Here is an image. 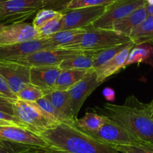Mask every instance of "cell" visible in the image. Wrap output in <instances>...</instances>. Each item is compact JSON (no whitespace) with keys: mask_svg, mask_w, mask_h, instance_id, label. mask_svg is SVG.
<instances>
[{"mask_svg":"<svg viewBox=\"0 0 153 153\" xmlns=\"http://www.w3.org/2000/svg\"><path fill=\"white\" fill-rule=\"evenodd\" d=\"M92 134L99 140L111 146L133 145L143 142L126 128L108 118L99 130Z\"/></svg>","mask_w":153,"mask_h":153,"instance_id":"obj_9","label":"cell"},{"mask_svg":"<svg viewBox=\"0 0 153 153\" xmlns=\"http://www.w3.org/2000/svg\"><path fill=\"white\" fill-rule=\"evenodd\" d=\"M146 5L135 10L127 17L115 22L112 26V29L128 37L130 36L132 31L139 26L148 16Z\"/></svg>","mask_w":153,"mask_h":153,"instance_id":"obj_18","label":"cell"},{"mask_svg":"<svg viewBox=\"0 0 153 153\" xmlns=\"http://www.w3.org/2000/svg\"><path fill=\"white\" fill-rule=\"evenodd\" d=\"M31 146L0 140V153H23Z\"/></svg>","mask_w":153,"mask_h":153,"instance_id":"obj_31","label":"cell"},{"mask_svg":"<svg viewBox=\"0 0 153 153\" xmlns=\"http://www.w3.org/2000/svg\"><path fill=\"white\" fill-rule=\"evenodd\" d=\"M102 95L107 101H114L116 99V93L115 91L110 87H106L103 89Z\"/></svg>","mask_w":153,"mask_h":153,"instance_id":"obj_37","label":"cell"},{"mask_svg":"<svg viewBox=\"0 0 153 153\" xmlns=\"http://www.w3.org/2000/svg\"><path fill=\"white\" fill-rule=\"evenodd\" d=\"M0 120L8 122V123H11L12 124L16 125V126H20V127H23L21 125V123L17 120V119L14 116L9 114V113H5V112L1 111V110H0Z\"/></svg>","mask_w":153,"mask_h":153,"instance_id":"obj_36","label":"cell"},{"mask_svg":"<svg viewBox=\"0 0 153 153\" xmlns=\"http://www.w3.org/2000/svg\"><path fill=\"white\" fill-rule=\"evenodd\" d=\"M131 42H126V43L122 44V45H117V46L111 47V48H106V49L101 50V51H97L94 55L93 60V68L94 69L100 67L102 65L105 64L108 61L115 57L122 50L126 48V47L128 46Z\"/></svg>","mask_w":153,"mask_h":153,"instance_id":"obj_25","label":"cell"},{"mask_svg":"<svg viewBox=\"0 0 153 153\" xmlns=\"http://www.w3.org/2000/svg\"><path fill=\"white\" fill-rule=\"evenodd\" d=\"M115 0H71L66 10L86 8V7L104 6L113 2Z\"/></svg>","mask_w":153,"mask_h":153,"instance_id":"obj_30","label":"cell"},{"mask_svg":"<svg viewBox=\"0 0 153 153\" xmlns=\"http://www.w3.org/2000/svg\"><path fill=\"white\" fill-rule=\"evenodd\" d=\"M14 101V99L0 95V110L14 116V109H13Z\"/></svg>","mask_w":153,"mask_h":153,"instance_id":"obj_35","label":"cell"},{"mask_svg":"<svg viewBox=\"0 0 153 153\" xmlns=\"http://www.w3.org/2000/svg\"><path fill=\"white\" fill-rule=\"evenodd\" d=\"M0 2H1V0H0Z\"/></svg>","mask_w":153,"mask_h":153,"instance_id":"obj_45","label":"cell"},{"mask_svg":"<svg viewBox=\"0 0 153 153\" xmlns=\"http://www.w3.org/2000/svg\"><path fill=\"white\" fill-rule=\"evenodd\" d=\"M101 85L97 81V75L95 70L92 69L80 81L68 90L69 103L74 119H77V115L88 97Z\"/></svg>","mask_w":153,"mask_h":153,"instance_id":"obj_8","label":"cell"},{"mask_svg":"<svg viewBox=\"0 0 153 153\" xmlns=\"http://www.w3.org/2000/svg\"><path fill=\"white\" fill-rule=\"evenodd\" d=\"M5 26V25H4V24H2V23H0V32L2 31V29H3L4 26Z\"/></svg>","mask_w":153,"mask_h":153,"instance_id":"obj_44","label":"cell"},{"mask_svg":"<svg viewBox=\"0 0 153 153\" xmlns=\"http://www.w3.org/2000/svg\"><path fill=\"white\" fill-rule=\"evenodd\" d=\"M38 106L45 112L48 115H49L50 117H52L56 123H59V118L58 113H57L56 110L54 108L53 105L52 104L51 101H50L49 98L45 95L42 97V98L38 99V101H35Z\"/></svg>","mask_w":153,"mask_h":153,"instance_id":"obj_32","label":"cell"},{"mask_svg":"<svg viewBox=\"0 0 153 153\" xmlns=\"http://www.w3.org/2000/svg\"><path fill=\"white\" fill-rule=\"evenodd\" d=\"M120 153H153V144L141 142L133 145H113Z\"/></svg>","mask_w":153,"mask_h":153,"instance_id":"obj_28","label":"cell"},{"mask_svg":"<svg viewBox=\"0 0 153 153\" xmlns=\"http://www.w3.org/2000/svg\"><path fill=\"white\" fill-rule=\"evenodd\" d=\"M74 43L65 47V49L80 51H98L106 48L131 42L128 36L113 29H98L87 26Z\"/></svg>","mask_w":153,"mask_h":153,"instance_id":"obj_3","label":"cell"},{"mask_svg":"<svg viewBox=\"0 0 153 153\" xmlns=\"http://www.w3.org/2000/svg\"><path fill=\"white\" fill-rule=\"evenodd\" d=\"M17 99L20 101L35 102L38 99L45 96V94L39 88L36 87L34 85L29 83L25 87H23L20 92L16 94Z\"/></svg>","mask_w":153,"mask_h":153,"instance_id":"obj_27","label":"cell"},{"mask_svg":"<svg viewBox=\"0 0 153 153\" xmlns=\"http://www.w3.org/2000/svg\"><path fill=\"white\" fill-rule=\"evenodd\" d=\"M46 96L49 98L56 110L60 123H70L76 120L72 116L68 91L53 89L47 94Z\"/></svg>","mask_w":153,"mask_h":153,"instance_id":"obj_17","label":"cell"},{"mask_svg":"<svg viewBox=\"0 0 153 153\" xmlns=\"http://www.w3.org/2000/svg\"><path fill=\"white\" fill-rule=\"evenodd\" d=\"M45 49H53L46 38L9 45H0V61H14Z\"/></svg>","mask_w":153,"mask_h":153,"instance_id":"obj_12","label":"cell"},{"mask_svg":"<svg viewBox=\"0 0 153 153\" xmlns=\"http://www.w3.org/2000/svg\"><path fill=\"white\" fill-rule=\"evenodd\" d=\"M0 95L5 96L11 99H17V96L12 92L9 86L7 83L6 80L3 76L0 74Z\"/></svg>","mask_w":153,"mask_h":153,"instance_id":"obj_34","label":"cell"},{"mask_svg":"<svg viewBox=\"0 0 153 153\" xmlns=\"http://www.w3.org/2000/svg\"><path fill=\"white\" fill-rule=\"evenodd\" d=\"M76 120L59 123L38 134L49 147L70 153H120L113 146L99 140L90 132L81 128Z\"/></svg>","mask_w":153,"mask_h":153,"instance_id":"obj_1","label":"cell"},{"mask_svg":"<svg viewBox=\"0 0 153 153\" xmlns=\"http://www.w3.org/2000/svg\"><path fill=\"white\" fill-rule=\"evenodd\" d=\"M130 40L134 45L149 44L153 45V15L146 18L131 32Z\"/></svg>","mask_w":153,"mask_h":153,"instance_id":"obj_21","label":"cell"},{"mask_svg":"<svg viewBox=\"0 0 153 153\" xmlns=\"http://www.w3.org/2000/svg\"><path fill=\"white\" fill-rule=\"evenodd\" d=\"M48 147H38V146H31L28 149L26 152L23 153H46L47 149Z\"/></svg>","mask_w":153,"mask_h":153,"instance_id":"obj_38","label":"cell"},{"mask_svg":"<svg viewBox=\"0 0 153 153\" xmlns=\"http://www.w3.org/2000/svg\"><path fill=\"white\" fill-rule=\"evenodd\" d=\"M0 74L14 95L30 83V67L10 61H0Z\"/></svg>","mask_w":153,"mask_h":153,"instance_id":"obj_11","label":"cell"},{"mask_svg":"<svg viewBox=\"0 0 153 153\" xmlns=\"http://www.w3.org/2000/svg\"><path fill=\"white\" fill-rule=\"evenodd\" d=\"M134 46L133 43L122 50L118 54L112 59L102 65L100 67L94 69L97 75V81L102 83L107 78L111 76L112 75L117 74L121 69L124 68L125 63L127 60L128 54Z\"/></svg>","mask_w":153,"mask_h":153,"instance_id":"obj_16","label":"cell"},{"mask_svg":"<svg viewBox=\"0 0 153 153\" xmlns=\"http://www.w3.org/2000/svg\"><path fill=\"white\" fill-rule=\"evenodd\" d=\"M94 110L126 128L143 142L153 144V118L145 104L134 95L128 97L123 105L105 103Z\"/></svg>","mask_w":153,"mask_h":153,"instance_id":"obj_2","label":"cell"},{"mask_svg":"<svg viewBox=\"0 0 153 153\" xmlns=\"http://www.w3.org/2000/svg\"><path fill=\"white\" fill-rule=\"evenodd\" d=\"M38 39V32L32 24L25 23L5 25L0 32V45H9Z\"/></svg>","mask_w":153,"mask_h":153,"instance_id":"obj_14","label":"cell"},{"mask_svg":"<svg viewBox=\"0 0 153 153\" xmlns=\"http://www.w3.org/2000/svg\"><path fill=\"white\" fill-rule=\"evenodd\" d=\"M147 5H153V0H146Z\"/></svg>","mask_w":153,"mask_h":153,"instance_id":"obj_43","label":"cell"},{"mask_svg":"<svg viewBox=\"0 0 153 153\" xmlns=\"http://www.w3.org/2000/svg\"><path fill=\"white\" fill-rule=\"evenodd\" d=\"M107 117L97 113H86L81 119H76V122L81 128L86 131L94 134L99 130L100 128L105 123Z\"/></svg>","mask_w":153,"mask_h":153,"instance_id":"obj_24","label":"cell"},{"mask_svg":"<svg viewBox=\"0 0 153 153\" xmlns=\"http://www.w3.org/2000/svg\"><path fill=\"white\" fill-rule=\"evenodd\" d=\"M85 32L86 30L84 29H66L59 31L55 35L45 38L51 44L53 48H64L74 43L76 39Z\"/></svg>","mask_w":153,"mask_h":153,"instance_id":"obj_23","label":"cell"},{"mask_svg":"<svg viewBox=\"0 0 153 153\" xmlns=\"http://www.w3.org/2000/svg\"><path fill=\"white\" fill-rule=\"evenodd\" d=\"M43 8V0H1L0 23H23Z\"/></svg>","mask_w":153,"mask_h":153,"instance_id":"obj_5","label":"cell"},{"mask_svg":"<svg viewBox=\"0 0 153 153\" xmlns=\"http://www.w3.org/2000/svg\"><path fill=\"white\" fill-rule=\"evenodd\" d=\"M146 0H115L106 5L105 11L89 26L98 29H112L116 21L131 14L135 10L146 5Z\"/></svg>","mask_w":153,"mask_h":153,"instance_id":"obj_6","label":"cell"},{"mask_svg":"<svg viewBox=\"0 0 153 153\" xmlns=\"http://www.w3.org/2000/svg\"><path fill=\"white\" fill-rule=\"evenodd\" d=\"M89 71L73 70V69L61 70L57 77L54 89L68 91L79 81H80Z\"/></svg>","mask_w":153,"mask_h":153,"instance_id":"obj_22","label":"cell"},{"mask_svg":"<svg viewBox=\"0 0 153 153\" xmlns=\"http://www.w3.org/2000/svg\"><path fill=\"white\" fill-rule=\"evenodd\" d=\"M146 11L148 15H153V5H146Z\"/></svg>","mask_w":153,"mask_h":153,"instance_id":"obj_41","label":"cell"},{"mask_svg":"<svg viewBox=\"0 0 153 153\" xmlns=\"http://www.w3.org/2000/svg\"><path fill=\"white\" fill-rule=\"evenodd\" d=\"M71 0H43V8L63 12Z\"/></svg>","mask_w":153,"mask_h":153,"instance_id":"obj_33","label":"cell"},{"mask_svg":"<svg viewBox=\"0 0 153 153\" xmlns=\"http://www.w3.org/2000/svg\"><path fill=\"white\" fill-rule=\"evenodd\" d=\"M83 51L65 48H53L38 51L23 58L14 60V62L25 65L29 67L42 65H59L67 59L82 53Z\"/></svg>","mask_w":153,"mask_h":153,"instance_id":"obj_7","label":"cell"},{"mask_svg":"<svg viewBox=\"0 0 153 153\" xmlns=\"http://www.w3.org/2000/svg\"><path fill=\"white\" fill-rule=\"evenodd\" d=\"M60 11H54L52 9H48V8H42L41 10L36 13L33 22H32V26H34L37 31L42 27L45 23H48L52 19L55 18L56 16L60 14Z\"/></svg>","mask_w":153,"mask_h":153,"instance_id":"obj_29","label":"cell"},{"mask_svg":"<svg viewBox=\"0 0 153 153\" xmlns=\"http://www.w3.org/2000/svg\"><path fill=\"white\" fill-rule=\"evenodd\" d=\"M62 18L63 12H61L55 18L52 19L45 23L41 29L37 31L38 39L48 38V37L55 35L59 31L62 30Z\"/></svg>","mask_w":153,"mask_h":153,"instance_id":"obj_26","label":"cell"},{"mask_svg":"<svg viewBox=\"0 0 153 153\" xmlns=\"http://www.w3.org/2000/svg\"><path fill=\"white\" fill-rule=\"evenodd\" d=\"M144 63L153 67V45L149 44H140L134 45L131 50L124 68L133 64Z\"/></svg>","mask_w":153,"mask_h":153,"instance_id":"obj_19","label":"cell"},{"mask_svg":"<svg viewBox=\"0 0 153 153\" xmlns=\"http://www.w3.org/2000/svg\"><path fill=\"white\" fill-rule=\"evenodd\" d=\"M46 153H70V152L64 151V150L58 149H54V148H51V147H48V148L47 149Z\"/></svg>","mask_w":153,"mask_h":153,"instance_id":"obj_40","label":"cell"},{"mask_svg":"<svg viewBox=\"0 0 153 153\" xmlns=\"http://www.w3.org/2000/svg\"><path fill=\"white\" fill-rule=\"evenodd\" d=\"M0 140L31 146L49 147L45 140L38 134L17 126H0Z\"/></svg>","mask_w":153,"mask_h":153,"instance_id":"obj_13","label":"cell"},{"mask_svg":"<svg viewBox=\"0 0 153 153\" xmlns=\"http://www.w3.org/2000/svg\"><path fill=\"white\" fill-rule=\"evenodd\" d=\"M13 109L14 116L22 126L36 134L59 124L35 102L15 99L13 103Z\"/></svg>","mask_w":153,"mask_h":153,"instance_id":"obj_4","label":"cell"},{"mask_svg":"<svg viewBox=\"0 0 153 153\" xmlns=\"http://www.w3.org/2000/svg\"><path fill=\"white\" fill-rule=\"evenodd\" d=\"M0 126H16V125L12 124V123H8V122H5V121L0 120Z\"/></svg>","mask_w":153,"mask_h":153,"instance_id":"obj_42","label":"cell"},{"mask_svg":"<svg viewBox=\"0 0 153 153\" xmlns=\"http://www.w3.org/2000/svg\"><path fill=\"white\" fill-rule=\"evenodd\" d=\"M105 8L104 5L65 10L63 11L62 30L85 29L104 14Z\"/></svg>","mask_w":153,"mask_h":153,"instance_id":"obj_10","label":"cell"},{"mask_svg":"<svg viewBox=\"0 0 153 153\" xmlns=\"http://www.w3.org/2000/svg\"><path fill=\"white\" fill-rule=\"evenodd\" d=\"M61 69L59 65H42L30 67L31 84L39 88L45 95L54 89Z\"/></svg>","mask_w":153,"mask_h":153,"instance_id":"obj_15","label":"cell"},{"mask_svg":"<svg viewBox=\"0 0 153 153\" xmlns=\"http://www.w3.org/2000/svg\"><path fill=\"white\" fill-rule=\"evenodd\" d=\"M145 107L146 110H147L149 114L153 118V99L152 100L151 102H149V104H145Z\"/></svg>","mask_w":153,"mask_h":153,"instance_id":"obj_39","label":"cell"},{"mask_svg":"<svg viewBox=\"0 0 153 153\" xmlns=\"http://www.w3.org/2000/svg\"><path fill=\"white\" fill-rule=\"evenodd\" d=\"M97 51H83L82 53L62 62L59 66L61 70L73 69V70L90 71L94 69V55Z\"/></svg>","mask_w":153,"mask_h":153,"instance_id":"obj_20","label":"cell"}]
</instances>
